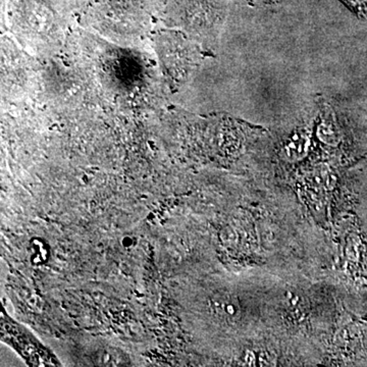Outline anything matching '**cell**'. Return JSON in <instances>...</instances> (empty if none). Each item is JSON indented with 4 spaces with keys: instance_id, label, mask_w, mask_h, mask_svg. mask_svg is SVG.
Wrapping results in <instances>:
<instances>
[{
    "instance_id": "6da1fadb",
    "label": "cell",
    "mask_w": 367,
    "mask_h": 367,
    "mask_svg": "<svg viewBox=\"0 0 367 367\" xmlns=\"http://www.w3.org/2000/svg\"><path fill=\"white\" fill-rule=\"evenodd\" d=\"M359 14H367V0H346Z\"/></svg>"
}]
</instances>
